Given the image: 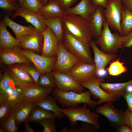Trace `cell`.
I'll return each instance as SVG.
<instances>
[{"instance_id": "3", "label": "cell", "mask_w": 132, "mask_h": 132, "mask_svg": "<svg viewBox=\"0 0 132 132\" xmlns=\"http://www.w3.org/2000/svg\"><path fill=\"white\" fill-rule=\"evenodd\" d=\"M63 28L64 34L61 43L63 46L80 61L95 64L91 56L90 43H85L79 40L67 30Z\"/></svg>"}, {"instance_id": "39", "label": "cell", "mask_w": 132, "mask_h": 132, "mask_svg": "<svg viewBox=\"0 0 132 132\" xmlns=\"http://www.w3.org/2000/svg\"><path fill=\"white\" fill-rule=\"evenodd\" d=\"M22 6L40 14L39 10L43 6L39 0H24Z\"/></svg>"}, {"instance_id": "54", "label": "cell", "mask_w": 132, "mask_h": 132, "mask_svg": "<svg viewBox=\"0 0 132 132\" xmlns=\"http://www.w3.org/2000/svg\"><path fill=\"white\" fill-rule=\"evenodd\" d=\"M0 132H6L5 130L1 127H0Z\"/></svg>"}, {"instance_id": "13", "label": "cell", "mask_w": 132, "mask_h": 132, "mask_svg": "<svg viewBox=\"0 0 132 132\" xmlns=\"http://www.w3.org/2000/svg\"><path fill=\"white\" fill-rule=\"evenodd\" d=\"M124 112L122 109H116L112 102L110 101L97 108L95 112L104 116L112 125L118 127L124 124Z\"/></svg>"}, {"instance_id": "6", "label": "cell", "mask_w": 132, "mask_h": 132, "mask_svg": "<svg viewBox=\"0 0 132 132\" xmlns=\"http://www.w3.org/2000/svg\"><path fill=\"white\" fill-rule=\"evenodd\" d=\"M123 8L121 0H109L107 6L104 10L109 27L121 35L120 24Z\"/></svg>"}, {"instance_id": "53", "label": "cell", "mask_w": 132, "mask_h": 132, "mask_svg": "<svg viewBox=\"0 0 132 132\" xmlns=\"http://www.w3.org/2000/svg\"><path fill=\"white\" fill-rule=\"evenodd\" d=\"M24 0H19V4L20 7L22 6Z\"/></svg>"}, {"instance_id": "20", "label": "cell", "mask_w": 132, "mask_h": 132, "mask_svg": "<svg viewBox=\"0 0 132 132\" xmlns=\"http://www.w3.org/2000/svg\"><path fill=\"white\" fill-rule=\"evenodd\" d=\"M97 7L94 5L91 0H81L76 6L69 8L65 12L67 14L79 15L88 21L96 11Z\"/></svg>"}, {"instance_id": "35", "label": "cell", "mask_w": 132, "mask_h": 132, "mask_svg": "<svg viewBox=\"0 0 132 132\" xmlns=\"http://www.w3.org/2000/svg\"><path fill=\"white\" fill-rule=\"evenodd\" d=\"M20 7L19 0H0V7L8 16Z\"/></svg>"}, {"instance_id": "50", "label": "cell", "mask_w": 132, "mask_h": 132, "mask_svg": "<svg viewBox=\"0 0 132 132\" xmlns=\"http://www.w3.org/2000/svg\"><path fill=\"white\" fill-rule=\"evenodd\" d=\"M29 122L28 120L24 122L25 132H34V129L30 127L29 124Z\"/></svg>"}, {"instance_id": "19", "label": "cell", "mask_w": 132, "mask_h": 132, "mask_svg": "<svg viewBox=\"0 0 132 132\" xmlns=\"http://www.w3.org/2000/svg\"><path fill=\"white\" fill-rule=\"evenodd\" d=\"M104 8L101 6H98L96 11L88 20L92 37L96 39L100 36L106 20L104 13Z\"/></svg>"}, {"instance_id": "21", "label": "cell", "mask_w": 132, "mask_h": 132, "mask_svg": "<svg viewBox=\"0 0 132 132\" xmlns=\"http://www.w3.org/2000/svg\"><path fill=\"white\" fill-rule=\"evenodd\" d=\"M40 15L44 19L63 17L66 14L57 0H48L47 4L39 10Z\"/></svg>"}, {"instance_id": "9", "label": "cell", "mask_w": 132, "mask_h": 132, "mask_svg": "<svg viewBox=\"0 0 132 132\" xmlns=\"http://www.w3.org/2000/svg\"><path fill=\"white\" fill-rule=\"evenodd\" d=\"M22 53L28 58L37 68L41 75L52 72L55 64L57 57L45 56L29 50L21 49Z\"/></svg>"}, {"instance_id": "24", "label": "cell", "mask_w": 132, "mask_h": 132, "mask_svg": "<svg viewBox=\"0 0 132 132\" xmlns=\"http://www.w3.org/2000/svg\"><path fill=\"white\" fill-rule=\"evenodd\" d=\"M52 90L37 85L24 91V100L35 102L40 101L49 95Z\"/></svg>"}, {"instance_id": "47", "label": "cell", "mask_w": 132, "mask_h": 132, "mask_svg": "<svg viewBox=\"0 0 132 132\" xmlns=\"http://www.w3.org/2000/svg\"><path fill=\"white\" fill-rule=\"evenodd\" d=\"M123 8L132 12V0H121Z\"/></svg>"}, {"instance_id": "29", "label": "cell", "mask_w": 132, "mask_h": 132, "mask_svg": "<svg viewBox=\"0 0 132 132\" xmlns=\"http://www.w3.org/2000/svg\"><path fill=\"white\" fill-rule=\"evenodd\" d=\"M63 17L44 19V21L47 27L51 30L61 43L63 39L64 30L62 24Z\"/></svg>"}, {"instance_id": "27", "label": "cell", "mask_w": 132, "mask_h": 132, "mask_svg": "<svg viewBox=\"0 0 132 132\" xmlns=\"http://www.w3.org/2000/svg\"><path fill=\"white\" fill-rule=\"evenodd\" d=\"M57 101L54 97L49 95L43 100L36 102V106L52 111L59 120L63 119L65 115L57 105Z\"/></svg>"}, {"instance_id": "41", "label": "cell", "mask_w": 132, "mask_h": 132, "mask_svg": "<svg viewBox=\"0 0 132 132\" xmlns=\"http://www.w3.org/2000/svg\"><path fill=\"white\" fill-rule=\"evenodd\" d=\"M11 106L6 102L0 103V124L9 116Z\"/></svg>"}, {"instance_id": "7", "label": "cell", "mask_w": 132, "mask_h": 132, "mask_svg": "<svg viewBox=\"0 0 132 132\" xmlns=\"http://www.w3.org/2000/svg\"><path fill=\"white\" fill-rule=\"evenodd\" d=\"M80 61L67 50L59 41L56 61L52 71L69 73L74 66Z\"/></svg>"}, {"instance_id": "36", "label": "cell", "mask_w": 132, "mask_h": 132, "mask_svg": "<svg viewBox=\"0 0 132 132\" xmlns=\"http://www.w3.org/2000/svg\"><path fill=\"white\" fill-rule=\"evenodd\" d=\"M0 127L5 130L6 132H17L19 126L17 125L14 118L9 115L5 121L0 124Z\"/></svg>"}, {"instance_id": "52", "label": "cell", "mask_w": 132, "mask_h": 132, "mask_svg": "<svg viewBox=\"0 0 132 132\" xmlns=\"http://www.w3.org/2000/svg\"><path fill=\"white\" fill-rule=\"evenodd\" d=\"M43 6L45 5L48 0H39Z\"/></svg>"}, {"instance_id": "30", "label": "cell", "mask_w": 132, "mask_h": 132, "mask_svg": "<svg viewBox=\"0 0 132 132\" xmlns=\"http://www.w3.org/2000/svg\"><path fill=\"white\" fill-rule=\"evenodd\" d=\"M57 119L53 112L45 109L36 106L32 111L28 119L29 121L38 122L46 118Z\"/></svg>"}, {"instance_id": "16", "label": "cell", "mask_w": 132, "mask_h": 132, "mask_svg": "<svg viewBox=\"0 0 132 132\" xmlns=\"http://www.w3.org/2000/svg\"><path fill=\"white\" fill-rule=\"evenodd\" d=\"M36 104L35 102L24 100L11 107L9 115L14 118L17 125L18 126L28 120Z\"/></svg>"}, {"instance_id": "46", "label": "cell", "mask_w": 132, "mask_h": 132, "mask_svg": "<svg viewBox=\"0 0 132 132\" xmlns=\"http://www.w3.org/2000/svg\"><path fill=\"white\" fill-rule=\"evenodd\" d=\"M94 5L96 6L100 5L105 8L107 6L109 0H91Z\"/></svg>"}, {"instance_id": "22", "label": "cell", "mask_w": 132, "mask_h": 132, "mask_svg": "<svg viewBox=\"0 0 132 132\" xmlns=\"http://www.w3.org/2000/svg\"><path fill=\"white\" fill-rule=\"evenodd\" d=\"M90 43L94 54V58L93 60L96 71L100 69L105 68L107 65L111 60L117 56V55L116 54H109L100 50L97 46L96 42L94 40L91 41Z\"/></svg>"}, {"instance_id": "12", "label": "cell", "mask_w": 132, "mask_h": 132, "mask_svg": "<svg viewBox=\"0 0 132 132\" xmlns=\"http://www.w3.org/2000/svg\"><path fill=\"white\" fill-rule=\"evenodd\" d=\"M104 81V79L102 78L95 77L80 83L83 87L89 90L92 96L95 99H99V100L98 101V104L99 105L105 102L117 101L100 87V84Z\"/></svg>"}, {"instance_id": "11", "label": "cell", "mask_w": 132, "mask_h": 132, "mask_svg": "<svg viewBox=\"0 0 132 132\" xmlns=\"http://www.w3.org/2000/svg\"><path fill=\"white\" fill-rule=\"evenodd\" d=\"M57 87L64 92L72 91L78 93L83 92L84 87L77 81L69 73L65 74L52 71Z\"/></svg>"}, {"instance_id": "48", "label": "cell", "mask_w": 132, "mask_h": 132, "mask_svg": "<svg viewBox=\"0 0 132 132\" xmlns=\"http://www.w3.org/2000/svg\"><path fill=\"white\" fill-rule=\"evenodd\" d=\"M119 132H132V129L128 125L124 124L118 127Z\"/></svg>"}, {"instance_id": "14", "label": "cell", "mask_w": 132, "mask_h": 132, "mask_svg": "<svg viewBox=\"0 0 132 132\" xmlns=\"http://www.w3.org/2000/svg\"><path fill=\"white\" fill-rule=\"evenodd\" d=\"M21 49L19 46L0 49V61L8 66L16 63L33 64L28 58L22 53Z\"/></svg>"}, {"instance_id": "33", "label": "cell", "mask_w": 132, "mask_h": 132, "mask_svg": "<svg viewBox=\"0 0 132 132\" xmlns=\"http://www.w3.org/2000/svg\"><path fill=\"white\" fill-rule=\"evenodd\" d=\"M124 64V62H121L118 59L111 63L106 69L110 75L117 76L127 72V68Z\"/></svg>"}, {"instance_id": "15", "label": "cell", "mask_w": 132, "mask_h": 132, "mask_svg": "<svg viewBox=\"0 0 132 132\" xmlns=\"http://www.w3.org/2000/svg\"><path fill=\"white\" fill-rule=\"evenodd\" d=\"M18 39L21 49L30 50L38 54H41L44 40L42 32L29 34Z\"/></svg>"}, {"instance_id": "38", "label": "cell", "mask_w": 132, "mask_h": 132, "mask_svg": "<svg viewBox=\"0 0 132 132\" xmlns=\"http://www.w3.org/2000/svg\"><path fill=\"white\" fill-rule=\"evenodd\" d=\"M25 70L30 74L35 83L38 84L39 78L41 75L39 71L33 64H23Z\"/></svg>"}, {"instance_id": "2", "label": "cell", "mask_w": 132, "mask_h": 132, "mask_svg": "<svg viewBox=\"0 0 132 132\" xmlns=\"http://www.w3.org/2000/svg\"><path fill=\"white\" fill-rule=\"evenodd\" d=\"M63 28L75 38L83 42L89 43L92 37L88 21L80 16L67 14L63 17Z\"/></svg>"}, {"instance_id": "26", "label": "cell", "mask_w": 132, "mask_h": 132, "mask_svg": "<svg viewBox=\"0 0 132 132\" xmlns=\"http://www.w3.org/2000/svg\"><path fill=\"white\" fill-rule=\"evenodd\" d=\"M19 46L18 40L13 37L8 31L3 21L0 23V49Z\"/></svg>"}, {"instance_id": "37", "label": "cell", "mask_w": 132, "mask_h": 132, "mask_svg": "<svg viewBox=\"0 0 132 132\" xmlns=\"http://www.w3.org/2000/svg\"><path fill=\"white\" fill-rule=\"evenodd\" d=\"M53 118H46L39 121L40 124L44 128L43 132H57V130Z\"/></svg>"}, {"instance_id": "4", "label": "cell", "mask_w": 132, "mask_h": 132, "mask_svg": "<svg viewBox=\"0 0 132 132\" xmlns=\"http://www.w3.org/2000/svg\"><path fill=\"white\" fill-rule=\"evenodd\" d=\"M100 36L96 42L101 50L109 54H116L119 49L123 46L124 35L118 32L112 33L106 20Z\"/></svg>"}, {"instance_id": "34", "label": "cell", "mask_w": 132, "mask_h": 132, "mask_svg": "<svg viewBox=\"0 0 132 132\" xmlns=\"http://www.w3.org/2000/svg\"><path fill=\"white\" fill-rule=\"evenodd\" d=\"M38 84L44 88L53 90L57 87L55 80L51 72L41 75L39 79Z\"/></svg>"}, {"instance_id": "43", "label": "cell", "mask_w": 132, "mask_h": 132, "mask_svg": "<svg viewBox=\"0 0 132 132\" xmlns=\"http://www.w3.org/2000/svg\"><path fill=\"white\" fill-rule=\"evenodd\" d=\"M77 0H57L62 9L65 11Z\"/></svg>"}, {"instance_id": "23", "label": "cell", "mask_w": 132, "mask_h": 132, "mask_svg": "<svg viewBox=\"0 0 132 132\" xmlns=\"http://www.w3.org/2000/svg\"><path fill=\"white\" fill-rule=\"evenodd\" d=\"M130 84H132V79L128 82L122 83H112L103 82L100 84V86L117 101L122 96L127 87Z\"/></svg>"}, {"instance_id": "28", "label": "cell", "mask_w": 132, "mask_h": 132, "mask_svg": "<svg viewBox=\"0 0 132 132\" xmlns=\"http://www.w3.org/2000/svg\"><path fill=\"white\" fill-rule=\"evenodd\" d=\"M24 100V90L18 86L0 96V103L6 102L11 107Z\"/></svg>"}, {"instance_id": "18", "label": "cell", "mask_w": 132, "mask_h": 132, "mask_svg": "<svg viewBox=\"0 0 132 132\" xmlns=\"http://www.w3.org/2000/svg\"><path fill=\"white\" fill-rule=\"evenodd\" d=\"M44 40L41 55L50 57H57L59 40L54 33L47 27L42 32Z\"/></svg>"}, {"instance_id": "55", "label": "cell", "mask_w": 132, "mask_h": 132, "mask_svg": "<svg viewBox=\"0 0 132 132\" xmlns=\"http://www.w3.org/2000/svg\"><path fill=\"white\" fill-rule=\"evenodd\" d=\"M131 62L132 63V57L131 58Z\"/></svg>"}, {"instance_id": "25", "label": "cell", "mask_w": 132, "mask_h": 132, "mask_svg": "<svg viewBox=\"0 0 132 132\" xmlns=\"http://www.w3.org/2000/svg\"><path fill=\"white\" fill-rule=\"evenodd\" d=\"M3 21L7 26L12 29L17 39L29 34L42 32L34 27L24 26L16 23L11 20L9 16L7 15L4 17Z\"/></svg>"}, {"instance_id": "31", "label": "cell", "mask_w": 132, "mask_h": 132, "mask_svg": "<svg viewBox=\"0 0 132 132\" xmlns=\"http://www.w3.org/2000/svg\"><path fill=\"white\" fill-rule=\"evenodd\" d=\"M18 87L14 79L5 71L1 78L0 83V96L9 92Z\"/></svg>"}, {"instance_id": "8", "label": "cell", "mask_w": 132, "mask_h": 132, "mask_svg": "<svg viewBox=\"0 0 132 132\" xmlns=\"http://www.w3.org/2000/svg\"><path fill=\"white\" fill-rule=\"evenodd\" d=\"M7 71L17 86L24 91L37 85L24 69L23 64L16 63L8 65Z\"/></svg>"}, {"instance_id": "51", "label": "cell", "mask_w": 132, "mask_h": 132, "mask_svg": "<svg viewBox=\"0 0 132 132\" xmlns=\"http://www.w3.org/2000/svg\"><path fill=\"white\" fill-rule=\"evenodd\" d=\"M60 132H70V129L67 127H64L60 131Z\"/></svg>"}, {"instance_id": "32", "label": "cell", "mask_w": 132, "mask_h": 132, "mask_svg": "<svg viewBox=\"0 0 132 132\" xmlns=\"http://www.w3.org/2000/svg\"><path fill=\"white\" fill-rule=\"evenodd\" d=\"M120 26L123 35H127L132 30V12L124 8L122 13Z\"/></svg>"}, {"instance_id": "49", "label": "cell", "mask_w": 132, "mask_h": 132, "mask_svg": "<svg viewBox=\"0 0 132 132\" xmlns=\"http://www.w3.org/2000/svg\"><path fill=\"white\" fill-rule=\"evenodd\" d=\"M107 71L104 69H100L96 71L97 77L102 78L107 74Z\"/></svg>"}, {"instance_id": "40", "label": "cell", "mask_w": 132, "mask_h": 132, "mask_svg": "<svg viewBox=\"0 0 132 132\" xmlns=\"http://www.w3.org/2000/svg\"><path fill=\"white\" fill-rule=\"evenodd\" d=\"M81 127L78 128H71L70 132H97L98 129L91 124L86 122L81 121Z\"/></svg>"}, {"instance_id": "1", "label": "cell", "mask_w": 132, "mask_h": 132, "mask_svg": "<svg viewBox=\"0 0 132 132\" xmlns=\"http://www.w3.org/2000/svg\"><path fill=\"white\" fill-rule=\"evenodd\" d=\"M51 93L62 107H77L78 104L82 103L93 108L98 104V101L91 99L92 94L89 90L80 93L72 91L64 92L57 87L52 91Z\"/></svg>"}, {"instance_id": "42", "label": "cell", "mask_w": 132, "mask_h": 132, "mask_svg": "<svg viewBox=\"0 0 132 132\" xmlns=\"http://www.w3.org/2000/svg\"><path fill=\"white\" fill-rule=\"evenodd\" d=\"M124 124L132 129V112L127 108L124 112Z\"/></svg>"}, {"instance_id": "17", "label": "cell", "mask_w": 132, "mask_h": 132, "mask_svg": "<svg viewBox=\"0 0 132 132\" xmlns=\"http://www.w3.org/2000/svg\"><path fill=\"white\" fill-rule=\"evenodd\" d=\"M11 16L13 18L18 16L23 18L27 22L31 23L42 32L45 31L47 27L44 21V18L40 14L23 6L19 7Z\"/></svg>"}, {"instance_id": "10", "label": "cell", "mask_w": 132, "mask_h": 132, "mask_svg": "<svg viewBox=\"0 0 132 132\" xmlns=\"http://www.w3.org/2000/svg\"><path fill=\"white\" fill-rule=\"evenodd\" d=\"M69 73L80 83L97 77L95 64L82 61L75 64Z\"/></svg>"}, {"instance_id": "45", "label": "cell", "mask_w": 132, "mask_h": 132, "mask_svg": "<svg viewBox=\"0 0 132 132\" xmlns=\"http://www.w3.org/2000/svg\"><path fill=\"white\" fill-rule=\"evenodd\" d=\"M132 46V30L126 35H124L123 48L131 47Z\"/></svg>"}, {"instance_id": "44", "label": "cell", "mask_w": 132, "mask_h": 132, "mask_svg": "<svg viewBox=\"0 0 132 132\" xmlns=\"http://www.w3.org/2000/svg\"><path fill=\"white\" fill-rule=\"evenodd\" d=\"M126 101L128 109L132 112V91H125L122 96Z\"/></svg>"}, {"instance_id": "5", "label": "cell", "mask_w": 132, "mask_h": 132, "mask_svg": "<svg viewBox=\"0 0 132 132\" xmlns=\"http://www.w3.org/2000/svg\"><path fill=\"white\" fill-rule=\"evenodd\" d=\"M87 105L84 104L82 107H69L67 108H60V110L67 117L71 127L76 126L77 121H80L89 123L98 130L100 128L98 119L99 114L95 112H91L87 108Z\"/></svg>"}]
</instances>
